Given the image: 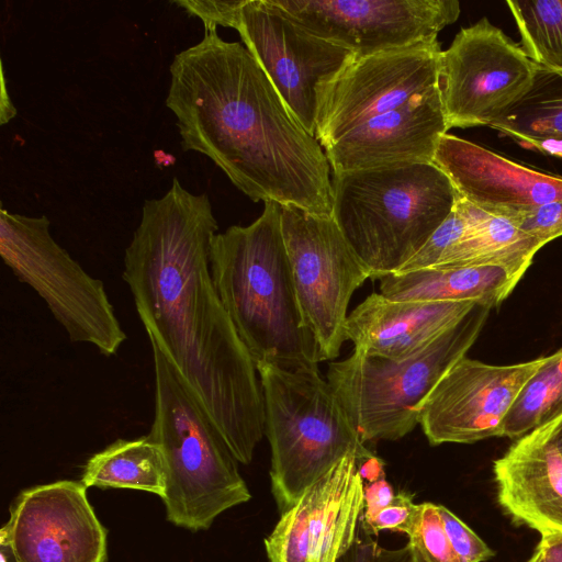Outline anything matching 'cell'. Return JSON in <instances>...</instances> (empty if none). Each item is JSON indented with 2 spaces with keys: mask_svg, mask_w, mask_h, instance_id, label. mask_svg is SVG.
<instances>
[{
  "mask_svg": "<svg viewBox=\"0 0 562 562\" xmlns=\"http://www.w3.org/2000/svg\"><path fill=\"white\" fill-rule=\"evenodd\" d=\"M218 225L207 194L173 178L145 201L125 249L123 280L154 344L176 369L235 459L248 464L265 435L256 363L216 292L210 246Z\"/></svg>",
  "mask_w": 562,
  "mask_h": 562,
  "instance_id": "obj_1",
  "label": "cell"
},
{
  "mask_svg": "<svg viewBox=\"0 0 562 562\" xmlns=\"http://www.w3.org/2000/svg\"><path fill=\"white\" fill-rule=\"evenodd\" d=\"M166 106L184 151L209 157L254 202L331 216L330 165L245 45L216 30L175 55Z\"/></svg>",
  "mask_w": 562,
  "mask_h": 562,
  "instance_id": "obj_2",
  "label": "cell"
},
{
  "mask_svg": "<svg viewBox=\"0 0 562 562\" xmlns=\"http://www.w3.org/2000/svg\"><path fill=\"white\" fill-rule=\"evenodd\" d=\"M437 41L353 56L323 88L315 138L333 173L432 162L448 124Z\"/></svg>",
  "mask_w": 562,
  "mask_h": 562,
  "instance_id": "obj_3",
  "label": "cell"
},
{
  "mask_svg": "<svg viewBox=\"0 0 562 562\" xmlns=\"http://www.w3.org/2000/svg\"><path fill=\"white\" fill-rule=\"evenodd\" d=\"M210 269L220 300L256 364L318 368L324 359L302 322L280 204L266 202L251 224L216 233Z\"/></svg>",
  "mask_w": 562,
  "mask_h": 562,
  "instance_id": "obj_4",
  "label": "cell"
},
{
  "mask_svg": "<svg viewBox=\"0 0 562 562\" xmlns=\"http://www.w3.org/2000/svg\"><path fill=\"white\" fill-rule=\"evenodd\" d=\"M331 217L371 280L400 271L451 213L458 192L434 162L334 173Z\"/></svg>",
  "mask_w": 562,
  "mask_h": 562,
  "instance_id": "obj_5",
  "label": "cell"
},
{
  "mask_svg": "<svg viewBox=\"0 0 562 562\" xmlns=\"http://www.w3.org/2000/svg\"><path fill=\"white\" fill-rule=\"evenodd\" d=\"M155 413L148 434L166 463L167 519L191 531L209 529L223 512L251 495L237 460L176 369L150 344Z\"/></svg>",
  "mask_w": 562,
  "mask_h": 562,
  "instance_id": "obj_6",
  "label": "cell"
},
{
  "mask_svg": "<svg viewBox=\"0 0 562 562\" xmlns=\"http://www.w3.org/2000/svg\"><path fill=\"white\" fill-rule=\"evenodd\" d=\"M265 397V434L271 447V491L289 509L313 483L349 453L371 452L318 368L256 364Z\"/></svg>",
  "mask_w": 562,
  "mask_h": 562,
  "instance_id": "obj_7",
  "label": "cell"
},
{
  "mask_svg": "<svg viewBox=\"0 0 562 562\" xmlns=\"http://www.w3.org/2000/svg\"><path fill=\"white\" fill-rule=\"evenodd\" d=\"M476 303L454 326L404 360L353 349L328 366L326 379L363 442L397 440L418 424L417 408L473 346L491 311Z\"/></svg>",
  "mask_w": 562,
  "mask_h": 562,
  "instance_id": "obj_8",
  "label": "cell"
},
{
  "mask_svg": "<svg viewBox=\"0 0 562 562\" xmlns=\"http://www.w3.org/2000/svg\"><path fill=\"white\" fill-rule=\"evenodd\" d=\"M46 215L0 210V255L23 283L46 303L72 342L90 344L104 356L126 340L101 280L91 277L49 233Z\"/></svg>",
  "mask_w": 562,
  "mask_h": 562,
  "instance_id": "obj_9",
  "label": "cell"
},
{
  "mask_svg": "<svg viewBox=\"0 0 562 562\" xmlns=\"http://www.w3.org/2000/svg\"><path fill=\"white\" fill-rule=\"evenodd\" d=\"M281 228L305 329L325 360L339 356L353 292L373 272L347 243L331 216L282 206Z\"/></svg>",
  "mask_w": 562,
  "mask_h": 562,
  "instance_id": "obj_10",
  "label": "cell"
},
{
  "mask_svg": "<svg viewBox=\"0 0 562 562\" xmlns=\"http://www.w3.org/2000/svg\"><path fill=\"white\" fill-rule=\"evenodd\" d=\"M538 66L520 45L482 18L441 52L439 88L449 130L491 126L531 89Z\"/></svg>",
  "mask_w": 562,
  "mask_h": 562,
  "instance_id": "obj_11",
  "label": "cell"
},
{
  "mask_svg": "<svg viewBox=\"0 0 562 562\" xmlns=\"http://www.w3.org/2000/svg\"><path fill=\"white\" fill-rule=\"evenodd\" d=\"M235 30L290 112L315 137L321 92L353 54L303 27L273 0H244Z\"/></svg>",
  "mask_w": 562,
  "mask_h": 562,
  "instance_id": "obj_12",
  "label": "cell"
},
{
  "mask_svg": "<svg viewBox=\"0 0 562 562\" xmlns=\"http://www.w3.org/2000/svg\"><path fill=\"white\" fill-rule=\"evenodd\" d=\"M313 34L362 57L437 41L457 0H273Z\"/></svg>",
  "mask_w": 562,
  "mask_h": 562,
  "instance_id": "obj_13",
  "label": "cell"
},
{
  "mask_svg": "<svg viewBox=\"0 0 562 562\" xmlns=\"http://www.w3.org/2000/svg\"><path fill=\"white\" fill-rule=\"evenodd\" d=\"M543 360L495 366L461 358L417 408L418 424L429 443H473L501 437L508 409Z\"/></svg>",
  "mask_w": 562,
  "mask_h": 562,
  "instance_id": "obj_14",
  "label": "cell"
},
{
  "mask_svg": "<svg viewBox=\"0 0 562 562\" xmlns=\"http://www.w3.org/2000/svg\"><path fill=\"white\" fill-rule=\"evenodd\" d=\"M358 458L349 453L313 483L265 539L270 562H338L357 539L363 512Z\"/></svg>",
  "mask_w": 562,
  "mask_h": 562,
  "instance_id": "obj_15",
  "label": "cell"
},
{
  "mask_svg": "<svg viewBox=\"0 0 562 562\" xmlns=\"http://www.w3.org/2000/svg\"><path fill=\"white\" fill-rule=\"evenodd\" d=\"M87 486L56 481L23 491L1 528L18 562H105L106 530Z\"/></svg>",
  "mask_w": 562,
  "mask_h": 562,
  "instance_id": "obj_16",
  "label": "cell"
},
{
  "mask_svg": "<svg viewBox=\"0 0 562 562\" xmlns=\"http://www.w3.org/2000/svg\"><path fill=\"white\" fill-rule=\"evenodd\" d=\"M432 162L448 176L461 198L508 221L562 199V177L521 166L448 133L440 138Z\"/></svg>",
  "mask_w": 562,
  "mask_h": 562,
  "instance_id": "obj_17",
  "label": "cell"
},
{
  "mask_svg": "<svg viewBox=\"0 0 562 562\" xmlns=\"http://www.w3.org/2000/svg\"><path fill=\"white\" fill-rule=\"evenodd\" d=\"M541 247L510 221L490 215L458 194L448 217L397 272L495 266L504 268L519 282Z\"/></svg>",
  "mask_w": 562,
  "mask_h": 562,
  "instance_id": "obj_18",
  "label": "cell"
},
{
  "mask_svg": "<svg viewBox=\"0 0 562 562\" xmlns=\"http://www.w3.org/2000/svg\"><path fill=\"white\" fill-rule=\"evenodd\" d=\"M561 417L515 440L493 465L499 505L541 536L562 533V453L555 441Z\"/></svg>",
  "mask_w": 562,
  "mask_h": 562,
  "instance_id": "obj_19",
  "label": "cell"
},
{
  "mask_svg": "<svg viewBox=\"0 0 562 562\" xmlns=\"http://www.w3.org/2000/svg\"><path fill=\"white\" fill-rule=\"evenodd\" d=\"M475 302L392 301L370 294L346 322V339L366 353L404 360L459 323Z\"/></svg>",
  "mask_w": 562,
  "mask_h": 562,
  "instance_id": "obj_20",
  "label": "cell"
},
{
  "mask_svg": "<svg viewBox=\"0 0 562 562\" xmlns=\"http://www.w3.org/2000/svg\"><path fill=\"white\" fill-rule=\"evenodd\" d=\"M380 293L392 301L475 302L493 307L518 282L501 267L426 268L384 273L374 278Z\"/></svg>",
  "mask_w": 562,
  "mask_h": 562,
  "instance_id": "obj_21",
  "label": "cell"
},
{
  "mask_svg": "<svg viewBox=\"0 0 562 562\" xmlns=\"http://www.w3.org/2000/svg\"><path fill=\"white\" fill-rule=\"evenodd\" d=\"M491 127L524 147L562 158V75L538 67L530 91Z\"/></svg>",
  "mask_w": 562,
  "mask_h": 562,
  "instance_id": "obj_22",
  "label": "cell"
},
{
  "mask_svg": "<svg viewBox=\"0 0 562 562\" xmlns=\"http://www.w3.org/2000/svg\"><path fill=\"white\" fill-rule=\"evenodd\" d=\"M81 482L87 487L133 488L162 498L165 458L148 435L133 440L117 439L87 461Z\"/></svg>",
  "mask_w": 562,
  "mask_h": 562,
  "instance_id": "obj_23",
  "label": "cell"
},
{
  "mask_svg": "<svg viewBox=\"0 0 562 562\" xmlns=\"http://www.w3.org/2000/svg\"><path fill=\"white\" fill-rule=\"evenodd\" d=\"M562 416V348L546 356L522 385L503 424L501 437L517 440Z\"/></svg>",
  "mask_w": 562,
  "mask_h": 562,
  "instance_id": "obj_24",
  "label": "cell"
},
{
  "mask_svg": "<svg viewBox=\"0 0 562 562\" xmlns=\"http://www.w3.org/2000/svg\"><path fill=\"white\" fill-rule=\"evenodd\" d=\"M521 48L541 69L562 75V0L507 1Z\"/></svg>",
  "mask_w": 562,
  "mask_h": 562,
  "instance_id": "obj_25",
  "label": "cell"
},
{
  "mask_svg": "<svg viewBox=\"0 0 562 562\" xmlns=\"http://www.w3.org/2000/svg\"><path fill=\"white\" fill-rule=\"evenodd\" d=\"M414 562H461L445 532L438 505L423 503L402 529Z\"/></svg>",
  "mask_w": 562,
  "mask_h": 562,
  "instance_id": "obj_26",
  "label": "cell"
},
{
  "mask_svg": "<svg viewBox=\"0 0 562 562\" xmlns=\"http://www.w3.org/2000/svg\"><path fill=\"white\" fill-rule=\"evenodd\" d=\"M445 532L461 562H485L495 555L465 522L442 505H438Z\"/></svg>",
  "mask_w": 562,
  "mask_h": 562,
  "instance_id": "obj_27",
  "label": "cell"
},
{
  "mask_svg": "<svg viewBox=\"0 0 562 562\" xmlns=\"http://www.w3.org/2000/svg\"><path fill=\"white\" fill-rule=\"evenodd\" d=\"M510 222L544 246L562 236V199L541 204Z\"/></svg>",
  "mask_w": 562,
  "mask_h": 562,
  "instance_id": "obj_28",
  "label": "cell"
},
{
  "mask_svg": "<svg viewBox=\"0 0 562 562\" xmlns=\"http://www.w3.org/2000/svg\"><path fill=\"white\" fill-rule=\"evenodd\" d=\"M172 3L202 20L205 31L217 26L235 29L244 0H180Z\"/></svg>",
  "mask_w": 562,
  "mask_h": 562,
  "instance_id": "obj_29",
  "label": "cell"
},
{
  "mask_svg": "<svg viewBox=\"0 0 562 562\" xmlns=\"http://www.w3.org/2000/svg\"><path fill=\"white\" fill-rule=\"evenodd\" d=\"M414 494L398 492L393 502L375 514L371 519L361 521V527L367 536H375L382 530L401 532L408 522L416 504Z\"/></svg>",
  "mask_w": 562,
  "mask_h": 562,
  "instance_id": "obj_30",
  "label": "cell"
},
{
  "mask_svg": "<svg viewBox=\"0 0 562 562\" xmlns=\"http://www.w3.org/2000/svg\"><path fill=\"white\" fill-rule=\"evenodd\" d=\"M367 536V535H366ZM338 562H414L406 544L401 549L390 550L378 544L370 536L356 539L352 547Z\"/></svg>",
  "mask_w": 562,
  "mask_h": 562,
  "instance_id": "obj_31",
  "label": "cell"
},
{
  "mask_svg": "<svg viewBox=\"0 0 562 562\" xmlns=\"http://www.w3.org/2000/svg\"><path fill=\"white\" fill-rule=\"evenodd\" d=\"M391 484L385 480L384 474L363 482V515L361 521L371 519L381 509L390 505L395 498Z\"/></svg>",
  "mask_w": 562,
  "mask_h": 562,
  "instance_id": "obj_32",
  "label": "cell"
},
{
  "mask_svg": "<svg viewBox=\"0 0 562 562\" xmlns=\"http://www.w3.org/2000/svg\"><path fill=\"white\" fill-rule=\"evenodd\" d=\"M527 562H562V533L542 535Z\"/></svg>",
  "mask_w": 562,
  "mask_h": 562,
  "instance_id": "obj_33",
  "label": "cell"
},
{
  "mask_svg": "<svg viewBox=\"0 0 562 562\" xmlns=\"http://www.w3.org/2000/svg\"><path fill=\"white\" fill-rule=\"evenodd\" d=\"M0 555L1 562H18L3 530H0Z\"/></svg>",
  "mask_w": 562,
  "mask_h": 562,
  "instance_id": "obj_34",
  "label": "cell"
},
{
  "mask_svg": "<svg viewBox=\"0 0 562 562\" xmlns=\"http://www.w3.org/2000/svg\"><path fill=\"white\" fill-rule=\"evenodd\" d=\"M555 441H557L560 452L562 453V417L559 422V425H558V428L555 431Z\"/></svg>",
  "mask_w": 562,
  "mask_h": 562,
  "instance_id": "obj_35",
  "label": "cell"
}]
</instances>
